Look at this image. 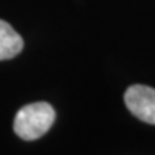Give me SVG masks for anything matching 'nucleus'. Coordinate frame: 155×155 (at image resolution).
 Instances as JSON below:
<instances>
[{"label": "nucleus", "instance_id": "3", "mask_svg": "<svg viewBox=\"0 0 155 155\" xmlns=\"http://www.w3.org/2000/svg\"><path fill=\"white\" fill-rule=\"evenodd\" d=\"M23 49V39L15 29L0 19V61L12 59Z\"/></svg>", "mask_w": 155, "mask_h": 155}, {"label": "nucleus", "instance_id": "2", "mask_svg": "<svg viewBox=\"0 0 155 155\" xmlns=\"http://www.w3.org/2000/svg\"><path fill=\"white\" fill-rule=\"evenodd\" d=\"M125 105L139 121L155 125V89L145 85H132L124 95Z\"/></svg>", "mask_w": 155, "mask_h": 155}, {"label": "nucleus", "instance_id": "1", "mask_svg": "<svg viewBox=\"0 0 155 155\" xmlns=\"http://www.w3.org/2000/svg\"><path fill=\"white\" fill-rule=\"evenodd\" d=\"M56 118L55 109L48 102H35L25 105L17 111L13 129L19 138L35 141L50 129Z\"/></svg>", "mask_w": 155, "mask_h": 155}]
</instances>
